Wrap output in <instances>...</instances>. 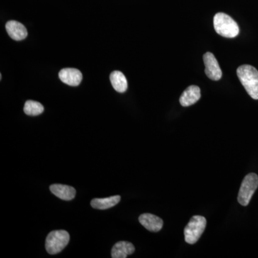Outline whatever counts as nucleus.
Segmentation results:
<instances>
[{"instance_id": "obj_1", "label": "nucleus", "mask_w": 258, "mask_h": 258, "mask_svg": "<svg viewBox=\"0 0 258 258\" xmlns=\"http://www.w3.org/2000/svg\"><path fill=\"white\" fill-rule=\"evenodd\" d=\"M237 77L249 96L258 100V71L250 64H242L237 70Z\"/></svg>"}, {"instance_id": "obj_2", "label": "nucleus", "mask_w": 258, "mask_h": 258, "mask_svg": "<svg viewBox=\"0 0 258 258\" xmlns=\"http://www.w3.org/2000/svg\"><path fill=\"white\" fill-rule=\"evenodd\" d=\"M214 28L217 34L227 38H233L240 33L238 25L228 15L219 13L213 20Z\"/></svg>"}, {"instance_id": "obj_3", "label": "nucleus", "mask_w": 258, "mask_h": 258, "mask_svg": "<svg viewBox=\"0 0 258 258\" xmlns=\"http://www.w3.org/2000/svg\"><path fill=\"white\" fill-rule=\"evenodd\" d=\"M206 225L207 220L205 217L196 215L191 217L184 231L186 242L190 244L196 243L203 235Z\"/></svg>"}, {"instance_id": "obj_4", "label": "nucleus", "mask_w": 258, "mask_h": 258, "mask_svg": "<svg viewBox=\"0 0 258 258\" xmlns=\"http://www.w3.org/2000/svg\"><path fill=\"white\" fill-rule=\"evenodd\" d=\"M69 241L70 235L67 231H52L47 235L45 248L49 254H57L68 245Z\"/></svg>"}, {"instance_id": "obj_5", "label": "nucleus", "mask_w": 258, "mask_h": 258, "mask_svg": "<svg viewBox=\"0 0 258 258\" xmlns=\"http://www.w3.org/2000/svg\"><path fill=\"white\" fill-rule=\"evenodd\" d=\"M258 176L254 173L246 175L241 184L240 191H239L238 203L242 206H247L249 205L252 195L257 189Z\"/></svg>"}, {"instance_id": "obj_6", "label": "nucleus", "mask_w": 258, "mask_h": 258, "mask_svg": "<svg viewBox=\"0 0 258 258\" xmlns=\"http://www.w3.org/2000/svg\"><path fill=\"white\" fill-rule=\"evenodd\" d=\"M203 60L205 66V74L209 79L215 81L221 79L222 70L215 55L212 52H206L203 56Z\"/></svg>"}, {"instance_id": "obj_7", "label": "nucleus", "mask_w": 258, "mask_h": 258, "mask_svg": "<svg viewBox=\"0 0 258 258\" xmlns=\"http://www.w3.org/2000/svg\"><path fill=\"white\" fill-rule=\"evenodd\" d=\"M59 78L62 82L71 86H78L83 79L81 71L75 69H64L59 73Z\"/></svg>"}, {"instance_id": "obj_8", "label": "nucleus", "mask_w": 258, "mask_h": 258, "mask_svg": "<svg viewBox=\"0 0 258 258\" xmlns=\"http://www.w3.org/2000/svg\"><path fill=\"white\" fill-rule=\"evenodd\" d=\"M5 28H6L9 36L16 41L23 40L28 36L26 28L24 26L23 24L19 23V22L11 20L7 23Z\"/></svg>"}, {"instance_id": "obj_9", "label": "nucleus", "mask_w": 258, "mask_h": 258, "mask_svg": "<svg viewBox=\"0 0 258 258\" xmlns=\"http://www.w3.org/2000/svg\"><path fill=\"white\" fill-rule=\"evenodd\" d=\"M139 222L145 227L147 230L153 232H157L161 230L163 227V220L160 217L146 213L140 215L139 218Z\"/></svg>"}, {"instance_id": "obj_10", "label": "nucleus", "mask_w": 258, "mask_h": 258, "mask_svg": "<svg viewBox=\"0 0 258 258\" xmlns=\"http://www.w3.org/2000/svg\"><path fill=\"white\" fill-rule=\"evenodd\" d=\"M200 98H201L200 88L197 86H190L180 96V104L184 107L190 106L196 103Z\"/></svg>"}, {"instance_id": "obj_11", "label": "nucleus", "mask_w": 258, "mask_h": 258, "mask_svg": "<svg viewBox=\"0 0 258 258\" xmlns=\"http://www.w3.org/2000/svg\"><path fill=\"white\" fill-rule=\"evenodd\" d=\"M50 189L51 192L55 195L57 198L63 200H73L76 197V191L74 187L68 185L52 184Z\"/></svg>"}, {"instance_id": "obj_12", "label": "nucleus", "mask_w": 258, "mask_h": 258, "mask_svg": "<svg viewBox=\"0 0 258 258\" xmlns=\"http://www.w3.org/2000/svg\"><path fill=\"white\" fill-rule=\"evenodd\" d=\"M135 247L133 244L125 241H120L113 246L111 250V257L113 258H125L129 254H133Z\"/></svg>"}, {"instance_id": "obj_13", "label": "nucleus", "mask_w": 258, "mask_h": 258, "mask_svg": "<svg viewBox=\"0 0 258 258\" xmlns=\"http://www.w3.org/2000/svg\"><path fill=\"white\" fill-rule=\"evenodd\" d=\"M120 200V197L116 195V196L110 197L108 198L93 199L91 204L93 208L97 210H107L114 207L119 203Z\"/></svg>"}, {"instance_id": "obj_14", "label": "nucleus", "mask_w": 258, "mask_h": 258, "mask_svg": "<svg viewBox=\"0 0 258 258\" xmlns=\"http://www.w3.org/2000/svg\"><path fill=\"white\" fill-rule=\"evenodd\" d=\"M113 88L118 93H124L128 88V83L124 75L120 71H113L110 76Z\"/></svg>"}, {"instance_id": "obj_15", "label": "nucleus", "mask_w": 258, "mask_h": 258, "mask_svg": "<svg viewBox=\"0 0 258 258\" xmlns=\"http://www.w3.org/2000/svg\"><path fill=\"white\" fill-rule=\"evenodd\" d=\"M44 107L39 102L34 101H28L24 106V112L25 114L30 116H36L43 113Z\"/></svg>"}]
</instances>
